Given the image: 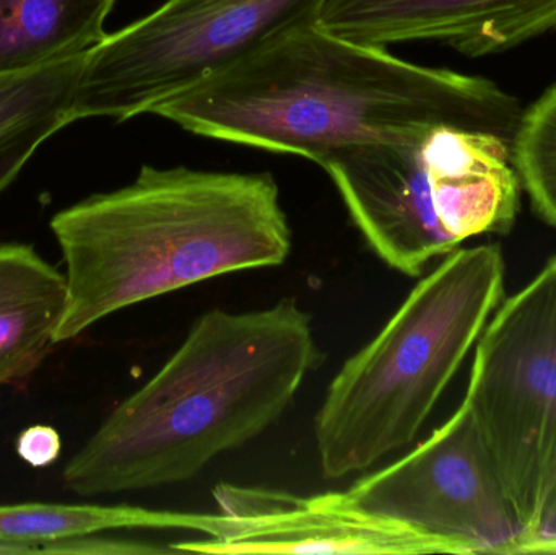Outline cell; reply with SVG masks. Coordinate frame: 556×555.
<instances>
[{
	"mask_svg": "<svg viewBox=\"0 0 556 555\" xmlns=\"http://www.w3.org/2000/svg\"><path fill=\"white\" fill-rule=\"evenodd\" d=\"M65 305L64 273L31 244L0 243V387L31 377L58 345Z\"/></svg>",
	"mask_w": 556,
	"mask_h": 555,
	"instance_id": "12",
	"label": "cell"
},
{
	"mask_svg": "<svg viewBox=\"0 0 556 555\" xmlns=\"http://www.w3.org/2000/svg\"><path fill=\"white\" fill-rule=\"evenodd\" d=\"M182 530L214 538L224 528L220 514L150 510L106 505L26 504L0 505V541L33 547L78 540L114 530Z\"/></svg>",
	"mask_w": 556,
	"mask_h": 555,
	"instance_id": "15",
	"label": "cell"
},
{
	"mask_svg": "<svg viewBox=\"0 0 556 555\" xmlns=\"http://www.w3.org/2000/svg\"><path fill=\"white\" fill-rule=\"evenodd\" d=\"M511 155L532 207L556 228V84L522 111L511 140Z\"/></svg>",
	"mask_w": 556,
	"mask_h": 555,
	"instance_id": "16",
	"label": "cell"
},
{
	"mask_svg": "<svg viewBox=\"0 0 556 555\" xmlns=\"http://www.w3.org/2000/svg\"><path fill=\"white\" fill-rule=\"evenodd\" d=\"M152 114L194 136L320 165L339 150L405 142L440 124L513 140L522 108L489 78L414 64L311 20L281 29Z\"/></svg>",
	"mask_w": 556,
	"mask_h": 555,
	"instance_id": "1",
	"label": "cell"
},
{
	"mask_svg": "<svg viewBox=\"0 0 556 555\" xmlns=\"http://www.w3.org/2000/svg\"><path fill=\"white\" fill-rule=\"evenodd\" d=\"M340 501L420 534L434 554L518 555L526 531L466 401L420 445Z\"/></svg>",
	"mask_w": 556,
	"mask_h": 555,
	"instance_id": "7",
	"label": "cell"
},
{
	"mask_svg": "<svg viewBox=\"0 0 556 555\" xmlns=\"http://www.w3.org/2000/svg\"><path fill=\"white\" fill-rule=\"evenodd\" d=\"M541 554H556V543L548 544L547 547L541 551Z\"/></svg>",
	"mask_w": 556,
	"mask_h": 555,
	"instance_id": "21",
	"label": "cell"
},
{
	"mask_svg": "<svg viewBox=\"0 0 556 555\" xmlns=\"http://www.w3.org/2000/svg\"><path fill=\"white\" fill-rule=\"evenodd\" d=\"M87 52L0 75V194L49 137L74 123L72 108Z\"/></svg>",
	"mask_w": 556,
	"mask_h": 555,
	"instance_id": "13",
	"label": "cell"
},
{
	"mask_svg": "<svg viewBox=\"0 0 556 555\" xmlns=\"http://www.w3.org/2000/svg\"><path fill=\"white\" fill-rule=\"evenodd\" d=\"M317 23L376 48L434 41L482 58L555 31L556 0H326Z\"/></svg>",
	"mask_w": 556,
	"mask_h": 555,
	"instance_id": "10",
	"label": "cell"
},
{
	"mask_svg": "<svg viewBox=\"0 0 556 555\" xmlns=\"http://www.w3.org/2000/svg\"><path fill=\"white\" fill-rule=\"evenodd\" d=\"M421 152L438 218L457 243L511 230L521 205L511 140L440 124L425 136Z\"/></svg>",
	"mask_w": 556,
	"mask_h": 555,
	"instance_id": "11",
	"label": "cell"
},
{
	"mask_svg": "<svg viewBox=\"0 0 556 555\" xmlns=\"http://www.w3.org/2000/svg\"><path fill=\"white\" fill-rule=\"evenodd\" d=\"M463 401L528 540L556 479V256L486 323Z\"/></svg>",
	"mask_w": 556,
	"mask_h": 555,
	"instance_id": "6",
	"label": "cell"
},
{
	"mask_svg": "<svg viewBox=\"0 0 556 555\" xmlns=\"http://www.w3.org/2000/svg\"><path fill=\"white\" fill-rule=\"evenodd\" d=\"M427 134L405 142L350 147L319 165L376 256L407 277H420L431 261L460 247L434 209L421 152Z\"/></svg>",
	"mask_w": 556,
	"mask_h": 555,
	"instance_id": "9",
	"label": "cell"
},
{
	"mask_svg": "<svg viewBox=\"0 0 556 555\" xmlns=\"http://www.w3.org/2000/svg\"><path fill=\"white\" fill-rule=\"evenodd\" d=\"M39 554H81V555H165L176 554L173 547H163L146 541L110 538L103 534L59 541L46 544Z\"/></svg>",
	"mask_w": 556,
	"mask_h": 555,
	"instance_id": "17",
	"label": "cell"
},
{
	"mask_svg": "<svg viewBox=\"0 0 556 555\" xmlns=\"http://www.w3.org/2000/svg\"><path fill=\"white\" fill-rule=\"evenodd\" d=\"M67 305L55 344L215 277L281 266L291 228L270 173L146 165L130 185L58 212Z\"/></svg>",
	"mask_w": 556,
	"mask_h": 555,
	"instance_id": "3",
	"label": "cell"
},
{
	"mask_svg": "<svg viewBox=\"0 0 556 555\" xmlns=\"http://www.w3.org/2000/svg\"><path fill=\"white\" fill-rule=\"evenodd\" d=\"M323 361L296 299L253 312L208 310L68 459L65 485L97 497L191 481L277 422Z\"/></svg>",
	"mask_w": 556,
	"mask_h": 555,
	"instance_id": "2",
	"label": "cell"
},
{
	"mask_svg": "<svg viewBox=\"0 0 556 555\" xmlns=\"http://www.w3.org/2000/svg\"><path fill=\"white\" fill-rule=\"evenodd\" d=\"M496 244L457 248L337 371L314 422L320 472L342 479L410 445L505 293Z\"/></svg>",
	"mask_w": 556,
	"mask_h": 555,
	"instance_id": "4",
	"label": "cell"
},
{
	"mask_svg": "<svg viewBox=\"0 0 556 555\" xmlns=\"http://www.w3.org/2000/svg\"><path fill=\"white\" fill-rule=\"evenodd\" d=\"M116 0H0V75L45 67L106 38Z\"/></svg>",
	"mask_w": 556,
	"mask_h": 555,
	"instance_id": "14",
	"label": "cell"
},
{
	"mask_svg": "<svg viewBox=\"0 0 556 555\" xmlns=\"http://www.w3.org/2000/svg\"><path fill=\"white\" fill-rule=\"evenodd\" d=\"M324 2L166 0L87 52L72 121L152 114L281 29L317 20Z\"/></svg>",
	"mask_w": 556,
	"mask_h": 555,
	"instance_id": "5",
	"label": "cell"
},
{
	"mask_svg": "<svg viewBox=\"0 0 556 555\" xmlns=\"http://www.w3.org/2000/svg\"><path fill=\"white\" fill-rule=\"evenodd\" d=\"M62 452V440L58 430L49 426H31L20 433L16 453L26 465L45 468L52 465Z\"/></svg>",
	"mask_w": 556,
	"mask_h": 555,
	"instance_id": "18",
	"label": "cell"
},
{
	"mask_svg": "<svg viewBox=\"0 0 556 555\" xmlns=\"http://www.w3.org/2000/svg\"><path fill=\"white\" fill-rule=\"evenodd\" d=\"M214 499L225 520L220 533L173 544L176 554H434L420 534L349 507L339 492L300 497L220 482Z\"/></svg>",
	"mask_w": 556,
	"mask_h": 555,
	"instance_id": "8",
	"label": "cell"
},
{
	"mask_svg": "<svg viewBox=\"0 0 556 555\" xmlns=\"http://www.w3.org/2000/svg\"><path fill=\"white\" fill-rule=\"evenodd\" d=\"M23 554H36L33 547L20 546V544L2 543L0 541V555H23Z\"/></svg>",
	"mask_w": 556,
	"mask_h": 555,
	"instance_id": "20",
	"label": "cell"
},
{
	"mask_svg": "<svg viewBox=\"0 0 556 555\" xmlns=\"http://www.w3.org/2000/svg\"><path fill=\"white\" fill-rule=\"evenodd\" d=\"M554 543H556V479L542 505L538 524L526 543L519 547L518 555L541 554L544 547Z\"/></svg>",
	"mask_w": 556,
	"mask_h": 555,
	"instance_id": "19",
	"label": "cell"
}]
</instances>
